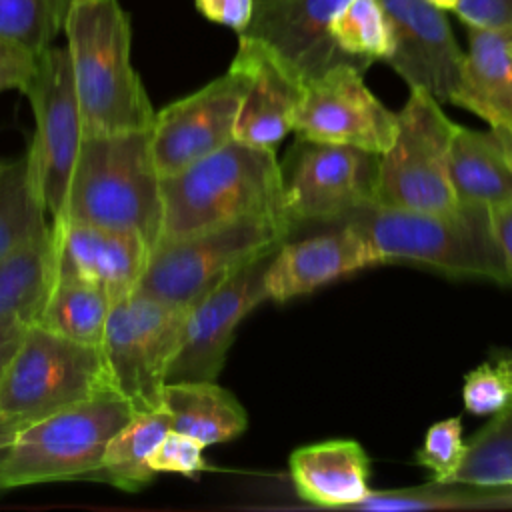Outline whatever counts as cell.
Returning <instances> with one entry per match:
<instances>
[{"label": "cell", "instance_id": "cell-32", "mask_svg": "<svg viewBox=\"0 0 512 512\" xmlns=\"http://www.w3.org/2000/svg\"><path fill=\"white\" fill-rule=\"evenodd\" d=\"M466 454L462 422L458 416L434 422L414 454L418 466L432 472L434 482H448Z\"/></svg>", "mask_w": 512, "mask_h": 512}, {"label": "cell", "instance_id": "cell-36", "mask_svg": "<svg viewBox=\"0 0 512 512\" xmlns=\"http://www.w3.org/2000/svg\"><path fill=\"white\" fill-rule=\"evenodd\" d=\"M454 12L466 26H512V0H458Z\"/></svg>", "mask_w": 512, "mask_h": 512}, {"label": "cell", "instance_id": "cell-41", "mask_svg": "<svg viewBox=\"0 0 512 512\" xmlns=\"http://www.w3.org/2000/svg\"><path fill=\"white\" fill-rule=\"evenodd\" d=\"M18 428H22V426H20V424H16V422H12V420H8V418H4V416H0V434L16 432Z\"/></svg>", "mask_w": 512, "mask_h": 512}, {"label": "cell", "instance_id": "cell-43", "mask_svg": "<svg viewBox=\"0 0 512 512\" xmlns=\"http://www.w3.org/2000/svg\"><path fill=\"white\" fill-rule=\"evenodd\" d=\"M14 434L16 432H6V434H0V452L12 442V438H14Z\"/></svg>", "mask_w": 512, "mask_h": 512}, {"label": "cell", "instance_id": "cell-25", "mask_svg": "<svg viewBox=\"0 0 512 512\" xmlns=\"http://www.w3.org/2000/svg\"><path fill=\"white\" fill-rule=\"evenodd\" d=\"M168 414L158 410H134L130 420L110 438L100 470L92 476L124 492H138L148 486L156 472L148 466L152 450L168 434Z\"/></svg>", "mask_w": 512, "mask_h": 512}, {"label": "cell", "instance_id": "cell-19", "mask_svg": "<svg viewBox=\"0 0 512 512\" xmlns=\"http://www.w3.org/2000/svg\"><path fill=\"white\" fill-rule=\"evenodd\" d=\"M232 66L246 74V92L234 126V140L276 150L294 130V116L304 94L302 78L266 44L238 36Z\"/></svg>", "mask_w": 512, "mask_h": 512}, {"label": "cell", "instance_id": "cell-44", "mask_svg": "<svg viewBox=\"0 0 512 512\" xmlns=\"http://www.w3.org/2000/svg\"><path fill=\"white\" fill-rule=\"evenodd\" d=\"M506 132V130H504ZM508 134V140H510V144H512V132H506Z\"/></svg>", "mask_w": 512, "mask_h": 512}, {"label": "cell", "instance_id": "cell-11", "mask_svg": "<svg viewBox=\"0 0 512 512\" xmlns=\"http://www.w3.org/2000/svg\"><path fill=\"white\" fill-rule=\"evenodd\" d=\"M24 94L36 122L26 154L30 174L46 212L56 218L84 138L68 48L50 46L38 54L36 70Z\"/></svg>", "mask_w": 512, "mask_h": 512}, {"label": "cell", "instance_id": "cell-18", "mask_svg": "<svg viewBox=\"0 0 512 512\" xmlns=\"http://www.w3.org/2000/svg\"><path fill=\"white\" fill-rule=\"evenodd\" d=\"M372 266H380V260L366 236L350 224H330L320 234L286 238L276 248L266 268V296L288 302Z\"/></svg>", "mask_w": 512, "mask_h": 512}, {"label": "cell", "instance_id": "cell-9", "mask_svg": "<svg viewBox=\"0 0 512 512\" xmlns=\"http://www.w3.org/2000/svg\"><path fill=\"white\" fill-rule=\"evenodd\" d=\"M188 308L138 290L112 300L100 350L110 384L134 410L162 408L170 362L180 346Z\"/></svg>", "mask_w": 512, "mask_h": 512}, {"label": "cell", "instance_id": "cell-39", "mask_svg": "<svg viewBox=\"0 0 512 512\" xmlns=\"http://www.w3.org/2000/svg\"><path fill=\"white\" fill-rule=\"evenodd\" d=\"M26 330H28V326L16 324V322L0 324V376L6 370V366L10 364L12 356L16 354Z\"/></svg>", "mask_w": 512, "mask_h": 512}, {"label": "cell", "instance_id": "cell-2", "mask_svg": "<svg viewBox=\"0 0 512 512\" xmlns=\"http://www.w3.org/2000/svg\"><path fill=\"white\" fill-rule=\"evenodd\" d=\"M52 220H80L132 230L152 250L162 230L152 126L84 134L62 210Z\"/></svg>", "mask_w": 512, "mask_h": 512}, {"label": "cell", "instance_id": "cell-23", "mask_svg": "<svg viewBox=\"0 0 512 512\" xmlns=\"http://www.w3.org/2000/svg\"><path fill=\"white\" fill-rule=\"evenodd\" d=\"M162 410L168 414L172 430L188 434L204 446L230 442L248 426L244 406L216 380L164 384Z\"/></svg>", "mask_w": 512, "mask_h": 512}, {"label": "cell", "instance_id": "cell-33", "mask_svg": "<svg viewBox=\"0 0 512 512\" xmlns=\"http://www.w3.org/2000/svg\"><path fill=\"white\" fill-rule=\"evenodd\" d=\"M462 402L474 416H492L512 402V378L496 362H484L464 376Z\"/></svg>", "mask_w": 512, "mask_h": 512}, {"label": "cell", "instance_id": "cell-8", "mask_svg": "<svg viewBox=\"0 0 512 512\" xmlns=\"http://www.w3.org/2000/svg\"><path fill=\"white\" fill-rule=\"evenodd\" d=\"M104 390L114 388L100 346L32 324L0 376V416L24 426Z\"/></svg>", "mask_w": 512, "mask_h": 512}, {"label": "cell", "instance_id": "cell-17", "mask_svg": "<svg viewBox=\"0 0 512 512\" xmlns=\"http://www.w3.org/2000/svg\"><path fill=\"white\" fill-rule=\"evenodd\" d=\"M346 2L254 0L252 18L238 36L266 44L306 84L336 64H352L330 36V22Z\"/></svg>", "mask_w": 512, "mask_h": 512}, {"label": "cell", "instance_id": "cell-37", "mask_svg": "<svg viewBox=\"0 0 512 512\" xmlns=\"http://www.w3.org/2000/svg\"><path fill=\"white\" fill-rule=\"evenodd\" d=\"M196 8L208 20L240 34L252 18L254 0H196Z\"/></svg>", "mask_w": 512, "mask_h": 512}, {"label": "cell", "instance_id": "cell-21", "mask_svg": "<svg viewBox=\"0 0 512 512\" xmlns=\"http://www.w3.org/2000/svg\"><path fill=\"white\" fill-rule=\"evenodd\" d=\"M298 496L320 508H354L370 492V458L356 440H324L300 446L288 460Z\"/></svg>", "mask_w": 512, "mask_h": 512}, {"label": "cell", "instance_id": "cell-28", "mask_svg": "<svg viewBox=\"0 0 512 512\" xmlns=\"http://www.w3.org/2000/svg\"><path fill=\"white\" fill-rule=\"evenodd\" d=\"M28 158L0 162V256L48 228Z\"/></svg>", "mask_w": 512, "mask_h": 512}, {"label": "cell", "instance_id": "cell-40", "mask_svg": "<svg viewBox=\"0 0 512 512\" xmlns=\"http://www.w3.org/2000/svg\"><path fill=\"white\" fill-rule=\"evenodd\" d=\"M494 362L512 378V352H508V354H496V356H494Z\"/></svg>", "mask_w": 512, "mask_h": 512}, {"label": "cell", "instance_id": "cell-35", "mask_svg": "<svg viewBox=\"0 0 512 512\" xmlns=\"http://www.w3.org/2000/svg\"><path fill=\"white\" fill-rule=\"evenodd\" d=\"M38 56L30 50L14 44L10 40L0 38V92L2 90H20L28 86L34 70H36Z\"/></svg>", "mask_w": 512, "mask_h": 512}, {"label": "cell", "instance_id": "cell-10", "mask_svg": "<svg viewBox=\"0 0 512 512\" xmlns=\"http://www.w3.org/2000/svg\"><path fill=\"white\" fill-rule=\"evenodd\" d=\"M378 164L376 152L296 136L278 160L282 216L292 232L308 224H338L374 204Z\"/></svg>", "mask_w": 512, "mask_h": 512}, {"label": "cell", "instance_id": "cell-1", "mask_svg": "<svg viewBox=\"0 0 512 512\" xmlns=\"http://www.w3.org/2000/svg\"><path fill=\"white\" fill-rule=\"evenodd\" d=\"M66 48L84 134L150 128L156 110L132 66L130 16L118 0H72Z\"/></svg>", "mask_w": 512, "mask_h": 512}, {"label": "cell", "instance_id": "cell-34", "mask_svg": "<svg viewBox=\"0 0 512 512\" xmlns=\"http://www.w3.org/2000/svg\"><path fill=\"white\" fill-rule=\"evenodd\" d=\"M204 448L206 446L196 438L170 428L168 434L160 440V444L152 450L148 458V466L156 474L172 472V474L194 478L208 468V462L204 458Z\"/></svg>", "mask_w": 512, "mask_h": 512}, {"label": "cell", "instance_id": "cell-7", "mask_svg": "<svg viewBox=\"0 0 512 512\" xmlns=\"http://www.w3.org/2000/svg\"><path fill=\"white\" fill-rule=\"evenodd\" d=\"M456 128L430 92L410 88L406 104L396 112L394 142L380 154L374 204L414 212L456 208L450 180Z\"/></svg>", "mask_w": 512, "mask_h": 512}, {"label": "cell", "instance_id": "cell-24", "mask_svg": "<svg viewBox=\"0 0 512 512\" xmlns=\"http://www.w3.org/2000/svg\"><path fill=\"white\" fill-rule=\"evenodd\" d=\"M54 278L52 226L0 256V324L32 326Z\"/></svg>", "mask_w": 512, "mask_h": 512}, {"label": "cell", "instance_id": "cell-15", "mask_svg": "<svg viewBox=\"0 0 512 512\" xmlns=\"http://www.w3.org/2000/svg\"><path fill=\"white\" fill-rule=\"evenodd\" d=\"M388 16L394 50L386 64L410 86L430 92L440 104L450 102L462 50L454 40L444 10L428 0H378Z\"/></svg>", "mask_w": 512, "mask_h": 512}, {"label": "cell", "instance_id": "cell-29", "mask_svg": "<svg viewBox=\"0 0 512 512\" xmlns=\"http://www.w3.org/2000/svg\"><path fill=\"white\" fill-rule=\"evenodd\" d=\"M336 48L362 72L376 60H388L394 50L392 28L378 0H348L330 22Z\"/></svg>", "mask_w": 512, "mask_h": 512}, {"label": "cell", "instance_id": "cell-27", "mask_svg": "<svg viewBox=\"0 0 512 512\" xmlns=\"http://www.w3.org/2000/svg\"><path fill=\"white\" fill-rule=\"evenodd\" d=\"M512 508V486H476L462 482H432L418 488L368 492L352 510L408 512V510H468Z\"/></svg>", "mask_w": 512, "mask_h": 512}, {"label": "cell", "instance_id": "cell-22", "mask_svg": "<svg viewBox=\"0 0 512 512\" xmlns=\"http://www.w3.org/2000/svg\"><path fill=\"white\" fill-rule=\"evenodd\" d=\"M450 180L460 204L494 210L512 204V144L504 130L458 126L450 146Z\"/></svg>", "mask_w": 512, "mask_h": 512}, {"label": "cell", "instance_id": "cell-4", "mask_svg": "<svg viewBox=\"0 0 512 512\" xmlns=\"http://www.w3.org/2000/svg\"><path fill=\"white\" fill-rule=\"evenodd\" d=\"M160 196V240L188 236L250 216L284 220L276 150L248 146L238 140L160 178Z\"/></svg>", "mask_w": 512, "mask_h": 512}, {"label": "cell", "instance_id": "cell-16", "mask_svg": "<svg viewBox=\"0 0 512 512\" xmlns=\"http://www.w3.org/2000/svg\"><path fill=\"white\" fill-rule=\"evenodd\" d=\"M54 278H78L102 286L112 298L132 292L150 248L132 230L80 220H50Z\"/></svg>", "mask_w": 512, "mask_h": 512}, {"label": "cell", "instance_id": "cell-38", "mask_svg": "<svg viewBox=\"0 0 512 512\" xmlns=\"http://www.w3.org/2000/svg\"><path fill=\"white\" fill-rule=\"evenodd\" d=\"M490 216H492V230H494L498 248L502 252L506 272L512 282V204L490 210Z\"/></svg>", "mask_w": 512, "mask_h": 512}, {"label": "cell", "instance_id": "cell-26", "mask_svg": "<svg viewBox=\"0 0 512 512\" xmlns=\"http://www.w3.org/2000/svg\"><path fill=\"white\" fill-rule=\"evenodd\" d=\"M112 300L102 286L92 282L52 278L36 324L68 340L100 346Z\"/></svg>", "mask_w": 512, "mask_h": 512}, {"label": "cell", "instance_id": "cell-3", "mask_svg": "<svg viewBox=\"0 0 512 512\" xmlns=\"http://www.w3.org/2000/svg\"><path fill=\"white\" fill-rule=\"evenodd\" d=\"M342 224L366 236L380 264H410L450 278L512 284L484 206L458 202L446 212H414L370 204L348 214Z\"/></svg>", "mask_w": 512, "mask_h": 512}, {"label": "cell", "instance_id": "cell-5", "mask_svg": "<svg viewBox=\"0 0 512 512\" xmlns=\"http://www.w3.org/2000/svg\"><path fill=\"white\" fill-rule=\"evenodd\" d=\"M132 414L128 400L104 390L24 424L0 454V488L92 478L110 438Z\"/></svg>", "mask_w": 512, "mask_h": 512}, {"label": "cell", "instance_id": "cell-13", "mask_svg": "<svg viewBox=\"0 0 512 512\" xmlns=\"http://www.w3.org/2000/svg\"><path fill=\"white\" fill-rule=\"evenodd\" d=\"M292 132L382 154L394 142L396 112L370 92L360 68L342 62L304 84Z\"/></svg>", "mask_w": 512, "mask_h": 512}, {"label": "cell", "instance_id": "cell-6", "mask_svg": "<svg viewBox=\"0 0 512 512\" xmlns=\"http://www.w3.org/2000/svg\"><path fill=\"white\" fill-rule=\"evenodd\" d=\"M292 228L276 216H250L160 240L148 254L146 268L134 290L176 306H192L244 264L274 252Z\"/></svg>", "mask_w": 512, "mask_h": 512}, {"label": "cell", "instance_id": "cell-30", "mask_svg": "<svg viewBox=\"0 0 512 512\" xmlns=\"http://www.w3.org/2000/svg\"><path fill=\"white\" fill-rule=\"evenodd\" d=\"M448 482L512 486V402L492 414L488 424L466 442V454Z\"/></svg>", "mask_w": 512, "mask_h": 512}, {"label": "cell", "instance_id": "cell-20", "mask_svg": "<svg viewBox=\"0 0 512 512\" xmlns=\"http://www.w3.org/2000/svg\"><path fill=\"white\" fill-rule=\"evenodd\" d=\"M466 28L468 50L450 104L474 112L494 130L512 132V26Z\"/></svg>", "mask_w": 512, "mask_h": 512}, {"label": "cell", "instance_id": "cell-42", "mask_svg": "<svg viewBox=\"0 0 512 512\" xmlns=\"http://www.w3.org/2000/svg\"><path fill=\"white\" fill-rule=\"evenodd\" d=\"M428 2H432L440 10H454L458 4V0H428Z\"/></svg>", "mask_w": 512, "mask_h": 512}, {"label": "cell", "instance_id": "cell-12", "mask_svg": "<svg viewBox=\"0 0 512 512\" xmlns=\"http://www.w3.org/2000/svg\"><path fill=\"white\" fill-rule=\"evenodd\" d=\"M274 252L244 264L188 306L166 384L220 376L236 328L262 300H268L264 278Z\"/></svg>", "mask_w": 512, "mask_h": 512}, {"label": "cell", "instance_id": "cell-14", "mask_svg": "<svg viewBox=\"0 0 512 512\" xmlns=\"http://www.w3.org/2000/svg\"><path fill=\"white\" fill-rule=\"evenodd\" d=\"M246 82V74L230 64L226 74L154 114L152 156L160 178L234 140Z\"/></svg>", "mask_w": 512, "mask_h": 512}, {"label": "cell", "instance_id": "cell-31", "mask_svg": "<svg viewBox=\"0 0 512 512\" xmlns=\"http://www.w3.org/2000/svg\"><path fill=\"white\" fill-rule=\"evenodd\" d=\"M72 0H0V38L42 54L64 30Z\"/></svg>", "mask_w": 512, "mask_h": 512}]
</instances>
